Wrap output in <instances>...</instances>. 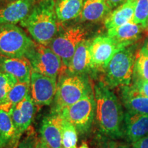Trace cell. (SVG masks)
Instances as JSON below:
<instances>
[{
    "label": "cell",
    "mask_w": 148,
    "mask_h": 148,
    "mask_svg": "<svg viewBox=\"0 0 148 148\" xmlns=\"http://www.w3.org/2000/svg\"><path fill=\"white\" fill-rule=\"evenodd\" d=\"M60 113L76 129L79 134L90 130L95 117V101L91 91L76 103L64 108Z\"/></svg>",
    "instance_id": "6"
},
{
    "label": "cell",
    "mask_w": 148,
    "mask_h": 148,
    "mask_svg": "<svg viewBox=\"0 0 148 148\" xmlns=\"http://www.w3.org/2000/svg\"><path fill=\"white\" fill-rule=\"evenodd\" d=\"M125 47L108 35L96 37L91 41L90 47L92 70L104 71L112 57Z\"/></svg>",
    "instance_id": "9"
},
{
    "label": "cell",
    "mask_w": 148,
    "mask_h": 148,
    "mask_svg": "<svg viewBox=\"0 0 148 148\" xmlns=\"http://www.w3.org/2000/svg\"><path fill=\"white\" fill-rule=\"evenodd\" d=\"M54 0H41L23 21L21 26L27 29L33 38L44 45H49L58 30Z\"/></svg>",
    "instance_id": "2"
},
{
    "label": "cell",
    "mask_w": 148,
    "mask_h": 148,
    "mask_svg": "<svg viewBox=\"0 0 148 148\" xmlns=\"http://www.w3.org/2000/svg\"><path fill=\"white\" fill-rule=\"evenodd\" d=\"M35 148H49L40 138H37Z\"/></svg>",
    "instance_id": "32"
},
{
    "label": "cell",
    "mask_w": 148,
    "mask_h": 148,
    "mask_svg": "<svg viewBox=\"0 0 148 148\" xmlns=\"http://www.w3.org/2000/svg\"><path fill=\"white\" fill-rule=\"evenodd\" d=\"M121 88V101L127 112L148 114V97L140 93L133 85Z\"/></svg>",
    "instance_id": "16"
},
{
    "label": "cell",
    "mask_w": 148,
    "mask_h": 148,
    "mask_svg": "<svg viewBox=\"0 0 148 148\" xmlns=\"http://www.w3.org/2000/svg\"><path fill=\"white\" fill-rule=\"evenodd\" d=\"M35 0H12L0 8V25L21 23L34 7Z\"/></svg>",
    "instance_id": "13"
},
{
    "label": "cell",
    "mask_w": 148,
    "mask_h": 148,
    "mask_svg": "<svg viewBox=\"0 0 148 148\" xmlns=\"http://www.w3.org/2000/svg\"><path fill=\"white\" fill-rule=\"evenodd\" d=\"M132 148H148V135L132 143Z\"/></svg>",
    "instance_id": "30"
},
{
    "label": "cell",
    "mask_w": 148,
    "mask_h": 148,
    "mask_svg": "<svg viewBox=\"0 0 148 148\" xmlns=\"http://www.w3.org/2000/svg\"><path fill=\"white\" fill-rule=\"evenodd\" d=\"M15 129L10 114L0 110V148L15 147Z\"/></svg>",
    "instance_id": "22"
},
{
    "label": "cell",
    "mask_w": 148,
    "mask_h": 148,
    "mask_svg": "<svg viewBox=\"0 0 148 148\" xmlns=\"http://www.w3.org/2000/svg\"><path fill=\"white\" fill-rule=\"evenodd\" d=\"M144 29L145 28L140 25L135 24L131 21L121 26L108 29L107 35L124 45L125 47H129L139 38Z\"/></svg>",
    "instance_id": "19"
},
{
    "label": "cell",
    "mask_w": 148,
    "mask_h": 148,
    "mask_svg": "<svg viewBox=\"0 0 148 148\" xmlns=\"http://www.w3.org/2000/svg\"><path fill=\"white\" fill-rule=\"evenodd\" d=\"M136 2L137 0H126L115 10L111 11L104 20V25L107 29L132 21Z\"/></svg>",
    "instance_id": "18"
},
{
    "label": "cell",
    "mask_w": 148,
    "mask_h": 148,
    "mask_svg": "<svg viewBox=\"0 0 148 148\" xmlns=\"http://www.w3.org/2000/svg\"><path fill=\"white\" fill-rule=\"evenodd\" d=\"M135 61L134 49L130 46L119 51L103 71L102 82L110 89L130 85Z\"/></svg>",
    "instance_id": "4"
},
{
    "label": "cell",
    "mask_w": 148,
    "mask_h": 148,
    "mask_svg": "<svg viewBox=\"0 0 148 148\" xmlns=\"http://www.w3.org/2000/svg\"><path fill=\"white\" fill-rule=\"evenodd\" d=\"M36 108L30 94H28L9 112L15 129L14 143L16 148L19 143L22 135L29 129L32 123Z\"/></svg>",
    "instance_id": "11"
},
{
    "label": "cell",
    "mask_w": 148,
    "mask_h": 148,
    "mask_svg": "<svg viewBox=\"0 0 148 148\" xmlns=\"http://www.w3.org/2000/svg\"><path fill=\"white\" fill-rule=\"evenodd\" d=\"M148 135V114L126 112L124 116V136L131 144Z\"/></svg>",
    "instance_id": "15"
},
{
    "label": "cell",
    "mask_w": 148,
    "mask_h": 148,
    "mask_svg": "<svg viewBox=\"0 0 148 148\" xmlns=\"http://www.w3.org/2000/svg\"><path fill=\"white\" fill-rule=\"evenodd\" d=\"M140 51L148 57V40L146 41L145 45H143V47L142 48V49L140 50Z\"/></svg>",
    "instance_id": "33"
},
{
    "label": "cell",
    "mask_w": 148,
    "mask_h": 148,
    "mask_svg": "<svg viewBox=\"0 0 148 148\" xmlns=\"http://www.w3.org/2000/svg\"><path fill=\"white\" fill-rule=\"evenodd\" d=\"M29 92L36 107L49 106L54 99L57 88L56 78L32 71L29 81Z\"/></svg>",
    "instance_id": "10"
},
{
    "label": "cell",
    "mask_w": 148,
    "mask_h": 148,
    "mask_svg": "<svg viewBox=\"0 0 148 148\" xmlns=\"http://www.w3.org/2000/svg\"><path fill=\"white\" fill-rule=\"evenodd\" d=\"M91 91L92 90L89 83L84 75L68 71L64 74L62 73L57 83L51 112L59 113L64 108L76 103Z\"/></svg>",
    "instance_id": "3"
},
{
    "label": "cell",
    "mask_w": 148,
    "mask_h": 148,
    "mask_svg": "<svg viewBox=\"0 0 148 148\" xmlns=\"http://www.w3.org/2000/svg\"><path fill=\"white\" fill-rule=\"evenodd\" d=\"M147 29H148V25H147Z\"/></svg>",
    "instance_id": "37"
},
{
    "label": "cell",
    "mask_w": 148,
    "mask_h": 148,
    "mask_svg": "<svg viewBox=\"0 0 148 148\" xmlns=\"http://www.w3.org/2000/svg\"><path fill=\"white\" fill-rule=\"evenodd\" d=\"M29 83L17 82L9 92L5 100L0 105V110L9 112L17 103L29 94Z\"/></svg>",
    "instance_id": "23"
},
{
    "label": "cell",
    "mask_w": 148,
    "mask_h": 148,
    "mask_svg": "<svg viewBox=\"0 0 148 148\" xmlns=\"http://www.w3.org/2000/svg\"><path fill=\"white\" fill-rule=\"evenodd\" d=\"M37 138L34 131L29 128L26 136L19 142L16 148H35Z\"/></svg>",
    "instance_id": "28"
},
{
    "label": "cell",
    "mask_w": 148,
    "mask_h": 148,
    "mask_svg": "<svg viewBox=\"0 0 148 148\" xmlns=\"http://www.w3.org/2000/svg\"><path fill=\"white\" fill-rule=\"evenodd\" d=\"M93 95L96 121L101 132L112 138L123 137L125 114L119 99L103 82L95 84Z\"/></svg>",
    "instance_id": "1"
},
{
    "label": "cell",
    "mask_w": 148,
    "mask_h": 148,
    "mask_svg": "<svg viewBox=\"0 0 148 148\" xmlns=\"http://www.w3.org/2000/svg\"><path fill=\"white\" fill-rule=\"evenodd\" d=\"M111 11L106 0H84L79 16L82 21L97 22L106 18Z\"/></svg>",
    "instance_id": "20"
},
{
    "label": "cell",
    "mask_w": 148,
    "mask_h": 148,
    "mask_svg": "<svg viewBox=\"0 0 148 148\" xmlns=\"http://www.w3.org/2000/svg\"><path fill=\"white\" fill-rule=\"evenodd\" d=\"M32 65V71L46 76L57 78L63 70L61 58L47 46L34 42L25 56Z\"/></svg>",
    "instance_id": "7"
},
{
    "label": "cell",
    "mask_w": 148,
    "mask_h": 148,
    "mask_svg": "<svg viewBox=\"0 0 148 148\" xmlns=\"http://www.w3.org/2000/svg\"><path fill=\"white\" fill-rule=\"evenodd\" d=\"M8 1V0H0V2H3V1Z\"/></svg>",
    "instance_id": "36"
},
{
    "label": "cell",
    "mask_w": 148,
    "mask_h": 148,
    "mask_svg": "<svg viewBox=\"0 0 148 148\" xmlns=\"http://www.w3.org/2000/svg\"><path fill=\"white\" fill-rule=\"evenodd\" d=\"M61 132H62V148H77L78 133L75 127L63 116H62V125H61Z\"/></svg>",
    "instance_id": "24"
},
{
    "label": "cell",
    "mask_w": 148,
    "mask_h": 148,
    "mask_svg": "<svg viewBox=\"0 0 148 148\" xmlns=\"http://www.w3.org/2000/svg\"><path fill=\"white\" fill-rule=\"evenodd\" d=\"M34 42L14 24L0 25V56L10 58L25 56Z\"/></svg>",
    "instance_id": "5"
},
{
    "label": "cell",
    "mask_w": 148,
    "mask_h": 148,
    "mask_svg": "<svg viewBox=\"0 0 148 148\" xmlns=\"http://www.w3.org/2000/svg\"><path fill=\"white\" fill-rule=\"evenodd\" d=\"M17 82L16 77L0 70V105L5 100L9 92Z\"/></svg>",
    "instance_id": "26"
},
{
    "label": "cell",
    "mask_w": 148,
    "mask_h": 148,
    "mask_svg": "<svg viewBox=\"0 0 148 148\" xmlns=\"http://www.w3.org/2000/svg\"><path fill=\"white\" fill-rule=\"evenodd\" d=\"M77 148H89V147H88V145L86 143H83L82 145H81L79 147H77Z\"/></svg>",
    "instance_id": "35"
},
{
    "label": "cell",
    "mask_w": 148,
    "mask_h": 148,
    "mask_svg": "<svg viewBox=\"0 0 148 148\" xmlns=\"http://www.w3.org/2000/svg\"><path fill=\"white\" fill-rule=\"evenodd\" d=\"M112 148H130L129 145H124V144H121V145H117L114 146Z\"/></svg>",
    "instance_id": "34"
},
{
    "label": "cell",
    "mask_w": 148,
    "mask_h": 148,
    "mask_svg": "<svg viewBox=\"0 0 148 148\" xmlns=\"http://www.w3.org/2000/svg\"><path fill=\"white\" fill-rule=\"evenodd\" d=\"M84 0H57L55 4L58 20L65 22L80 15Z\"/></svg>",
    "instance_id": "21"
},
{
    "label": "cell",
    "mask_w": 148,
    "mask_h": 148,
    "mask_svg": "<svg viewBox=\"0 0 148 148\" xmlns=\"http://www.w3.org/2000/svg\"><path fill=\"white\" fill-rule=\"evenodd\" d=\"M91 41L84 40L77 46L66 70L77 75H84L92 70L90 47Z\"/></svg>",
    "instance_id": "17"
},
{
    "label": "cell",
    "mask_w": 148,
    "mask_h": 148,
    "mask_svg": "<svg viewBox=\"0 0 148 148\" xmlns=\"http://www.w3.org/2000/svg\"><path fill=\"white\" fill-rule=\"evenodd\" d=\"M0 70L17 79L18 82L29 83L32 68L25 56L10 58L0 56Z\"/></svg>",
    "instance_id": "14"
},
{
    "label": "cell",
    "mask_w": 148,
    "mask_h": 148,
    "mask_svg": "<svg viewBox=\"0 0 148 148\" xmlns=\"http://www.w3.org/2000/svg\"><path fill=\"white\" fill-rule=\"evenodd\" d=\"M147 29L148 25V0H137L132 21Z\"/></svg>",
    "instance_id": "25"
},
{
    "label": "cell",
    "mask_w": 148,
    "mask_h": 148,
    "mask_svg": "<svg viewBox=\"0 0 148 148\" xmlns=\"http://www.w3.org/2000/svg\"><path fill=\"white\" fill-rule=\"evenodd\" d=\"M62 114L56 112H51L42 119L40 129V138L49 148H62Z\"/></svg>",
    "instance_id": "12"
},
{
    "label": "cell",
    "mask_w": 148,
    "mask_h": 148,
    "mask_svg": "<svg viewBox=\"0 0 148 148\" xmlns=\"http://www.w3.org/2000/svg\"><path fill=\"white\" fill-rule=\"evenodd\" d=\"M134 79H140L148 81V57L140 51L135 61Z\"/></svg>",
    "instance_id": "27"
},
{
    "label": "cell",
    "mask_w": 148,
    "mask_h": 148,
    "mask_svg": "<svg viewBox=\"0 0 148 148\" xmlns=\"http://www.w3.org/2000/svg\"><path fill=\"white\" fill-rule=\"evenodd\" d=\"M86 29L82 27L74 26L56 35L51 40L49 47L61 58L64 69L69 66L77 46L86 40Z\"/></svg>",
    "instance_id": "8"
},
{
    "label": "cell",
    "mask_w": 148,
    "mask_h": 148,
    "mask_svg": "<svg viewBox=\"0 0 148 148\" xmlns=\"http://www.w3.org/2000/svg\"><path fill=\"white\" fill-rule=\"evenodd\" d=\"M106 2L108 3L109 6H110L112 10L113 8H117L118 6L121 5L122 3H124L126 0H106Z\"/></svg>",
    "instance_id": "31"
},
{
    "label": "cell",
    "mask_w": 148,
    "mask_h": 148,
    "mask_svg": "<svg viewBox=\"0 0 148 148\" xmlns=\"http://www.w3.org/2000/svg\"><path fill=\"white\" fill-rule=\"evenodd\" d=\"M133 86L143 95L148 97V81L140 79H134Z\"/></svg>",
    "instance_id": "29"
}]
</instances>
